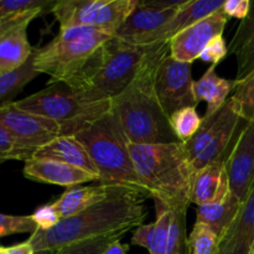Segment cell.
<instances>
[{"mask_svg":"<svg viewBox=\"0 0 254 254\" xmlns=\"http://www.w3.org/2000/svg\"><path fill=\"white\" fill-rule=\"evenodd\" d=\"M149 51L135 78L123 93L113 99L124 134L133 144H168L179 141L156 93V73L170 52L168 42L149 45Z\"/></svg>","mask_w":254,"mask_h":254,"instance_id":"6da1fadb","label":"cell"},{"mask_svg":"<svg viewBox=\"0 0 254 254\" xmlns=\"http://www.w3.org/2000/svg\"><path fill=\"white\" fill-rule=\"evenodd\" d=\"M146 196L118 188L111 196L83 212L64 218L50 230H37L29 242L35 252L55 251L71 243L113 233H128L143 225Z\"/></svg>","mask_w":254,"mask_h":254,"instance_id":"7a4b0ae2","label":"cell"},{"mask_svg":"<svg viewBox=\"0 0 254 254\" xmlns=\"http://www.w3.org/2000/svg\"><path fill=\"white\" fill-rule=\"evenodd\" d=\"M129 150L149 197L169 210L188 211L195 171L184 143H129Z\"/></svg>","mask_w":254,"mask_h":254,"instance_id":"3957f363","label":"cell"},{"mask_svg":"<svg viewBox=\"0 0 254 254\" xmlns=\"http://www.w3.org/2000/svg\"><path fill=\"white\" fill-rule=\"evenodd\" d=\"M74 136L86 145L98 170L99 184L135 191L149 197L136 174L128 138L113 109Z\"/></svg>","mask_w":254,"mask_h":254,"instance_id":"277c9868","label":"cell"},{"mask_svg":"<svg viewBox=\"0 0 254 254\" xmlns=\"http://www.w3.org/2000/svg\"><path fill=\"white\" fill-rule=\"evenodd\" d=\"M112 37L111 32L91 26L60 29L49 44L35 49V67L51 82L77 88L98 50Z\"/></svg>","mask_w":254,"mask_h":254,"instance_id":"5b68a950","label":"cell"},{"mask_svg":"<svg viewBox=\"0 0 254 254\" xmlns=\"http://www.w3.org/2000/svg\"><path fill=\"white\" fill-rule=\"evenodd\" d=\"M22 111L57 122L64 135H74L113 109V99L101 98L64 82H51L44 89L15 101Z\"/></svg>","mask_w":254,"mask_h":254,"instance_id":"8992f818","label":"cell"},{"mask_svg":"<svg viewBox=\"0 0 254 254\" xmlns=\"http://www.w3.org/2000/svg\"><path fill=\"white\" fill-rule=\"evenodd\" d=\"M149 47L112 37L98 50L77 89L114 99L135 78Z\"/></svg>","mask_w":254,"mask_h":254,"instance_id":"52a82bcc","label":"cell"},{"mask_svg":"<svg viewBox=\"0 0 254 254\" xmlns=\"http://www.w3.org/2000/svg\"><path fill=\"white\" fill-rule=\"evenodd\" d=\"M245 119L236 109L232 98L211 116H203L197 133L184 143L193 171H198L208 164L228 158L233 144L241 130L238 128Z\"/></svg>","mask_w":254,"mask_h":254,"instance_id":"ba28073f","label":"cell"},{"mask_svg":"<svg viewBox=\"0 0 254 254\" xmlns=\"http://www.w3.org/2000/svg\"><path fill=\"white\" fill-rule=\"evenodd\" d=\"M139 0H57L52 14L60 29L91 26L116 35Z\"/></svg>","mask_w":254,"mask_h":254,"instance_id":"9c48e42d","label":"cell"},{"mask_svg":"<svg viewBox=\"0 0 254 254\" xmlns=\"http://www.w3.org/2000/svg\"><path fill=\"white\" fill-rule=\"evenodd\" d=\"M191 64L174 59L169 52L156 73V93L169 117L185 107H196Z\"/></svg>","mask_w":254,"mask_h":254,"instance_id":"30bf717a","label":"cell"},{"mask_svg":"<svg viewBox=\"0 0 254 254\" xmlns=\"http://www.w3.org/2000/svg\"><path fill=\"white\" fill-rule=\"evenodd\" d=\"M42 12L34 10L0 17V73L17 68L34 54L27 27Z\"/></svg>","mask_w":254,"mask_h":254,"instance_id":"8fae6325","label":"cell"},{"mask_svg":"<svg viewBox=\"0 0 254 254\" xmlns=\"http://www.w3.org/2000/svg\"><path fill=\"white\" fill-rule=\"evenodd\" d=\"M0 123L11 130L22 143L34 149L41 148L64 135L62 127L57 122L22 111L15 102L0 106Z\"/></svg>","mask_w":254,"mask_h":254,"instance_id":"7c38bea8","label":"cell"},{"mask_svg":"<svg viewBox=\"0 0 254 254\" xmlns=\"http://www.w3.org/2000/svg\"><path fill=\"white\" fill-rule=\"evenodd\" d=\"M230 17L222 9L181 30L169 40L170 55L179 61L192 64L215 37L222 36Z\"/></svg>","mask_w":254,"mask_h":254,"instance_id":"4fadbf2b","label":"cell"},{"mask_svg":"<svg viewBox=\"0 0 254 254\" xmlns=\"http://www.w3.org/2000/svg\"><path fill=\"white\" fill-rule=\"evenodd\" d=\"M231 193L245 202L254 189V121L243 126L226 160Z\"/></svg>","mask_w":254,"mask_h":254,"instance_id":"5bb4252c","label":"cell"},{"mask_svg":"<svg viewBox=\"0 0 254 254\" xmlns=\"http://www.w3.org/2000/svg\"><path fill=\"white\" fill-rule=\"evenodd\" d=\"M22 173L25 178L31 181L64 186L67 189L92 181L98 183L99 180L98 176L83 169L50 159L34 158L26 161Z\"/></svg>","mask_w":254,"mask_h":254,"instance_id":"9a60e30c","label":"cell"},{"mask_svg":"<svg viewBox=\"0 0 254 254\" xmlns=\"http://www.w3.org/2000/svg\"><path fill=\"white\" fill-rule=\"evenodd\" d=\"M223 4H225V0H191L179 7L170 21L166 22L163 27L156 31L139 40L135 45L149 46V45L158 44V42H168L181 30L191 26L195 22L222 9Z\"/></svg>","mask_w":254,"mask_h":254,"instance_id":"2e32d148","label":"cell"},{"mask_svg":"<svg viewBox=\"0 0 254 254\" xmlns=\"http://www.w3.org/2000/svg\"><path fill=\"white\" fill-rule=\"evenodd\" d=\"M225 159L208 164L193 174L190 201L196 206L221 202L231 193L230 179Z\"/></svg>","mask_w":254,"mask_h":254,"instance_id":"e0dca14e","label":"cell"},{"mask_svg":"<svg viewBox=\"0 0 254 254\" xmlns=\"http://www.w3.org/2000/svg\"><path fill=\"white\" fill-rule=\"evenodd\" d=\"M179 7L170 9H155V7L138 6L117 30L114 36L129 44H136L146 35L156 31L173 19Z\"/></svg>","mask_w":254,"mask_h":254,"instance_id":"ac0fdd59","label":"cell"},{"mask_svg":"<svg viewBox=\"0 0 254 254\" xmlns=\"http://www.w3.org/2000/svg\"><path fill=\"white\" fill-rule=\"evenodd\" d=\"M254 241V189L221 238L218 254H251Z\"/></svg>","mask_w":254,"mask_h":254,"instance_id":"d6986e66","label":"cell"},{"mask_svg":"<svg viewBox=\"0 0 254 254\" xmlns=\"http://www.w3.org/2000/svg\"><path fill=\"white\" fill-rule=\"evenodd\" d=\"M34 158L50 159L83 169L98 176V170L86 145L74 135H61L36 150ZM99 181V180H98Z\"/></svg>","mask_w":254,"mask_h":254,"instance_id":"ffe728a7","label":"cell"},{"mask_svg":"<svg viewBox=\"0 0 254 254\" xmlns=\"http://www.w3.org/2000/svg\"><path fill=\"white\" fill-rule=\"evenodd\" d=\"M118 188L116 186L103 185L99 183L89 186L77 185L67 189L56 201L52 202V205L59 212L61 220H64L78 215L96 203L106 200Z\"/></svg>","mask_w":254,"mask_h":254,"instance_id":"44dd1931","label":"cell"},{"mask_svg":"<svg viewBox=\"0 0 254 254\" xmlns=\"http://www.w3.org/2000/svg\"><path fill=\"white\" fill-rule=\"evenodd\" d=\"M236 86V79L222 78L216 73L215 64H211L202 77L193 82V94L197 103L206 102L205 116H211L228 101V96L233 93Z\"/></svg>","mask_w":254,"mask_h":254,"instance_id":"7402d4cb","label":"cell"},{"mask_svg":"<svg viewBox=\"0 0 254 254\" xmlns=\"http://www.w3.org/2000/svg\"><path fill=\"white\" fill-rule=\"evenodd\" d=\"M155 222L136 227L131 237V245L145 248L149 254H165L173 210H169L160 202H155Z\"/></svg>","mask_w":254,"mask_h":254,"instance_id":"603a6c76","label":"cell"},{"mask_svg":"<svg viewBox=\"0 0 254 254\" xmlns=\"http://www.w3.org/2000/svg\"><path fill=\"white\" fill-rule=\"evenodd\" d=\"M242 202L230 193L227 197L221 202L207 203L196 207V222L207 225L212 228L218 237L222 238L226 231L235 221Z\"/></svg>","mask_w":254,"mask_h":254,"instance_id":"cb8c5ba5","label":"cell"},{"mask_svg":"<svg viewBox=\"0 0 254 254\" xmlns=\"http://www.w3.org/2000/svg\"><path fill=\"white\" fill-rule=\"evenodd\" d=\"M35 51V50H34ZM40 74L35 67V55L17 68L0 73V102L1 104L15 102L14 98Z\"/></svg>","mask_w":254,"mask_h":254,"instance_id":"d4e9b609","label":"cell"},{"mask_svg":"<svg viewBox=\"0 0 254 254\" xmlns=\"http://www.w3.org/2000/svg\"><path fill=\"white\" fill-rule=\"evenodd\" d=\"M37 149L22 143L11 130L0 123V159L5 160L29 161L34 159Z\"/></svg>","mask_w":254,"mask_h":254,"instance_id":"484cf974","label":"cell"},{"mask_svg":"<svg viewBox=\"0 0 254 254\" xmlns=\"http://www.w3.org/2000/svg\"><path fill=\"white\" fill-rule=\"evenodd\" d=\"M203 117L198 116L196 107H185L170 116V124L176 138L181 143L190 140L198 131Z\"/></svg>","mask_w":254,"mask_h":254,"instance_id":"4316f807","label":"cell"},{"mask_svg":"<svg viewBox=\"0 0 254 254\" xmlns=\"http://www.w3.org/2000/svg\"><path fill=\"white\" fill-rule=\"evenodd\" d=\"M220 242L217 233L203 223L195 222L189 236L191 254H218Z\"/></svg>","mask_w":254,"mask_h":254,"instance_id":"83f0119b","label":"cell"},{"mask_svg":"<svg viewBox=\"0 0 254 254\" xmlns=\"http://www.w3.org/2000/svg\"><path fill=\"white\" fill-rule=\"evenodd\" d=\"M186 212L188 211H173L165 254H191L189 237L186 235Z\"/></svg>","mask_w":254,"mask_h":254,"instance_id":"f1b7e54d","label":"cell"},{"mask_svg":"<svg viewBox=\"0 0 254 254\" xmlns=\"http://www.w3.org/2000/svg\"><path fill=\"white\" fill-rule=\"evenodd\" d=\"M124 235L126 233H113V235L79 241L55 251L54 254H104L114 242L121 241Z\"/></svg>","mask_w":254,"mask_h":254,"instance_id":"f546056e","label":"cell"},{"mask_svg":"<svg viewBox=\"0 0 254 254\" xmlns=\"http://www.w3.org/2000/svg\"><path fill=\"white\" fill-rule=\"evenodd\" d=\"M231 98L245 121H254V71L245 79L237 82Z\"/></svg>","mask_w":254,"mask_h":254,"instance_id":"4dcf8cb0","label":"cell"},{"mask_svg":"<svg viewBox=\"0 0 254 254\" xmlns=\"http://www.w3.org/2000/svg\"><path fill=\"white\" fill-rule=\"evenodd\" d=\"M56 2L57 0H0V17L34 10L42 14L52 12Z\"/></svg>","mask_w":254,"mask_h":254,"instance_id":"1f68e13d","label":"cell"},{"mask_svg":"<svg viewBox=\"0 0 254 254\" xmlns=\"http://www.w3.org/2000/svg\"><path fill=\"white\" fill-rule=\"evenodd\" d=\"M39 230L32 216L0 215V237H7L17 233H31L34 235Z\"/></svg>","mask_w":254,"mask_h":254,"instance_id":"d6a6232c","label":"cell"},{"mask_svg":"<svg viewBox=\"0 0 254 254\" xmlns=\"http://www.w3.org/2000/svg\"><path fill=\"white\" fill-rule=\"evenodd\" d=\"M254 32V0H251V11L241 24L238 25L230 45H228V55H237L243 49L248 40L252 37Z\"/></svg>","mask_w":254,"mask_h":254,"instance_id":"836d02e7","label":"cell"},{"mask_svg":"<svg viewBox=\"0 0 254 254\" xmlns=\"http://www.w3.org/2000/svg\"><path fill=\"white\" fill-rule=\"evenodd\" d=\"M237 57V73L236 81L240 82L254 71V32L243 49L236 55Z\"/></svg>","mask_w":254,"mask_h":254,"instance_id":"e575fe53","label":"cell"},{"mask_svg":"<svg viewBox=\"0 0 254 254\" xmlns=\"http://www.w3.org/2000/svg\"><path fill=\"white\" fill-rule=\"evenodd\" d=\"M228 55V46L226 44L225 39L222 36H217L205 47L202 52H201L200 57L202 61L210 62V64L217 66L222 60Z\"/></svg>","mask_w":254,"mask_h":254,"instance_id":"d590c367","label":"cell"},{"mask_svg":"<svg viewBox=\"0 0 254 254\" xmlns=\"http://www.w3.org/2000/svg\"><path fill=\"white\" fill-rule=\"evenodd\" d=\"M31 216L35 222L37 223V226H39V230L42 231L55 227L61 221V217H60L59 212L54 207L52 202L37 207Z\"/></svg>","mask_w":254,"mask_h":254,"instance_id":"8d00e7d4","label":"cell"},{"mask_svg":"<svg viewBox=\"0 0 254 254\" xmlns=\"http://www.w3.org/2000/svg\"><path fill=\"white\" fill-rule=\"evenodd\" d=\"M222 10L228 17L243 21L251 11V0H225Z\"/></svg>","mask_w":254,"mask_h":254,"instance_id":"74e56055","label":"cell"},{"mask_svg":"<svg viewBox=\"0 0 254 254\" xmlns=\"http://www.w3.org/2000/svg\"><path fill=\"white\" fill-rule=\"evenodd\" d=\"M191 0H139L140 6L155 7V9H170V7H180Z\"/></svg>","mask_w":254,"mask_h":254,"instance_id":"f35d334b","label":"cell"},{"mask_svg":"<svg viewBox=\"0 0 254 254\" xmlns=\"http://www.w3.org/2000/svg\"><path fill=\"white\" fill-rule=\"evenodd\" d=\"M0 254H35V250L29 241H25L11 247H1Z\"/></svg>","mask_w":254,"mask_h":254,"instance_id":"ab89813d","label":"cell"},{"mask_svg":"<svg viewBox=\"0 0 254 254\" xmlns=\"http://www.w3.org/2000/svg\"><path fill=\"white\" fill-rule=\"evenodd\" d=\"M129 248H130L129 245H124V243H121V241H117L106 251L104 254H127Z\"/></svg>","mask_w":254,"mask_h":254,"instance_id":"60d3db41","label":"cell"},{"mask_svg":"<svg viewBox=\"0 0 254 254\" xmlns=\"http://www.w3.org/2000/svg\"><path fill=\"white\" fill-rule=\"evenodd\" d=\"M35 254H54V252H50V251H42V252H35Z\"/></svg>","mask_w":254,"mask_h":254,"instance_id":"b9f144b4","label":"cell"},{"mask_svg":"<svg viewBox=\"0 0 254 254\" xmlns=\"http://www.w3.org/2000/svg\"><path fill=\"white\" fill-rule=\"evenodd\" d=\"M251 254H254V241H253V245H252V250H251Z\"/></svg>","mask_w":254,"mask_h":254,"instance_id":"7bdbcfd3","label":"cell"}]
</instances>
